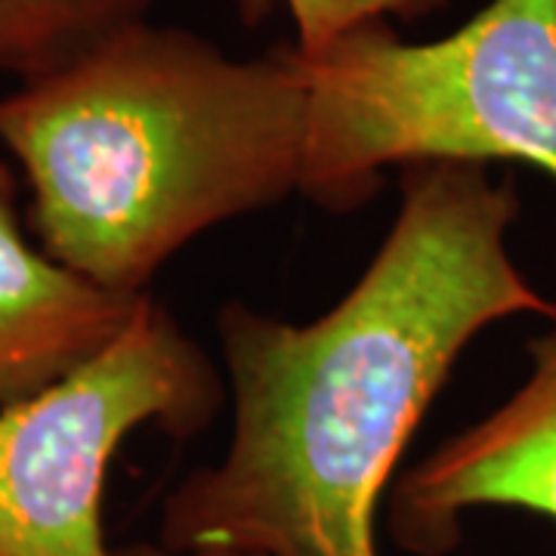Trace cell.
Masks as SVG:
<instances>
[{"mask_svg":"<svg viewBox=\"0 0 556 556\" xmlns=\"http://www.w3.org/2000/svg\"><path fill=\"white\" fill-rule=\"evenodd\" d=\"M115 556H244V554H186V551H170L161 541H139L130 547H121Z\"/></svg>","mask_w":556,"mask_h":556,"instance_id":"cell-9","label":"cell"},{"mask_svg":"<svg viewBox=\"0 0 556 556\" xmlns=\"http://www.w3.org/2000/svg\"><path fill=\"white\" fill-rule=\"evenodd\" d=\"M226 396L211 353L146 294L105 350L0 405V556H115L102 495L124 439L142 427L195 437Z\"/></svg>","mask_w":556,"mask_h":556,"instance_id":"cell-4","label":"cell"},{"mask_svg":"<svg viewBox=\"0 0 556 556\" xmlns=\"http://www.w3.org/2000/svg\"><path fill=\"white\" fill-rule=\"evenodd\" d=\"M285 47L309 102L300 195L328 211L420 161H517L556 179V0H489L437 40L368 22L318 53Z\"/></svg>","mask_w":556,"mask_h":556,"instance_id":"cell-3","label":"cell"},{"mask_svg":"<svg viewBox=\"0 0 556 556\" xmlns=\"http://www.w3.org/2000/svg\"><path fill=\"white\" fill-rule=\"evenodd\" d=\"M532 368L495 412L448 437L396 482L393 529L415 554H442L457 519L514 507L556 522V321L529 343Z\"/></svg>","mask_w":556,"mask_h":556,"instance_id":"cell-5","label":"cell"},{"mask_svg":"<svg viewBox=\"0 0 556 556\" xmlns=\"http://www.w3.org/2000/svg\"><path fill=\"white\" fill-rule=\"evenodd\" d=\"M399 214L356 285L313 321L244 300L217 316L229 445L164 497L186 554L380 556L378 507L460 353L547 300L507 251L519 199L485 164L402 167Z\"/></svg>","mask_w":556,"mask_h":556,"instance_id":"cell-1","label":"cell"},{"mask_svg":"<svg viewBox=\"0 0 556 556\" xmlns=\"http://www.w3.org/2000/svg\"><path fill=\"white\" fill-rule=\"evenodd\" d=\"M276 3L294 22L291 47L300 53H318L368 22H415L442 10L448 0H239L241 20L257 25Z\"/></svg>","mask_w":556,"mask_h":556,"instance_id":"cell-8","label":"cell"},{"mask_svg":"<svg viewBox=\"0 0 556 556\" xmlns=\"http://www.w3.org/2000/svg\"><path fill=\"white\" fill-rule=\"evenodd\" d=\"M161 0H0V75L31 80L149 20Z\"/></svg>","mask_w":556,"mask_h":556,"instance_id":"cell-7","label":"cell"},{"mask_svg":"<svg viewBox=\"0 0 556 556\" xmlns=\"http://www.w3.org/2000/svg\"><path fill=\"white\" fill-rule=\"evenodd\" d=\"M20 182L0 161V405L31 396L105 350L137 313L25 236Z\"/></svg>","mask_w":556,"mask_h":556,"instance_id":"cell-6","label":"cell"},{"mask_svg":"<svg viewBox=\"0 0 556 556\" xmlns=\"http://www.w3.org/2000/svg\"><path fill=\"white\" fill-rule=\"evenodd\" d=\"M306 139L285 43L239 60L149 20L0 97L38 244L121 298L201 232L303 192Z\"/></svg>","mask_w":556,"mask_h":556,"instance_id":"cell-2","label":"cell"}]
</instances>
